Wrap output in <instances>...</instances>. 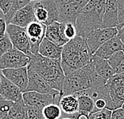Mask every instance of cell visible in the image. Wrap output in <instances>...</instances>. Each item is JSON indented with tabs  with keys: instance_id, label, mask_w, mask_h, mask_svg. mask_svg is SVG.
Returning a JSON list of instances; mask_svg holds the SVG:
<instances>
[{
	"instance_id": "obj_1",
	"label": "cell",
	"mask_w": 124,
	"mask_h": 119,
	"mask_svg": "<svg viewBox=\"0 0 124 119\" xmlns=\"http://www.w3.org/2000/svg\"><path fill=\"white\" fill-rule=\"evenodd\" d=\"M107 80L95 70L92 60L88 65L64 74L61 96L77 93L84 90L106 84Z\"/></svg>"
},
{
	"instance_id": "obj_2",
	"label": "cell",
	"mask_w": 124,
	"mask_h": 119,
	"mask_svg": "<svg viewBox=\"0 0 124 119\" xmlns=\"http://www.w3.org/2000/svg\"><path fill=\"white\" fill-rule=\"evenodd\" d=\"M92 57L86 38L77 35L70 39L62 46L61 63L64 74L88 65Z\"/></svg>"
},
{
	"instance_id": "obj_3",
	"label": "cell",
	"mask_w": 124,
	"mask_h": 119,
	"mask_svg": "<svg viewBox=\"0 0 124 119\" xmlns=\"http://www.w3.org/2000/svg\"><path fill=\"white\" fill-rule=\"evenodd\" d=\"M27 67L38 73L53 89L58 90L61 93L64 73L61 66V59L49 58L39 54H31Z\"/></svg>"
},
{
	"instance_id": "obj_4",
	"label": "cell",
	"mask_w": 124,
	"mask_h": 119,
	"mask_svg": "<svg viewBox=\"0 0 124 119\" xmlns=\"http://www.w3.org/2000/svg\"><path fill=\"white\" fill-rule=\"evenodd\" d=\"M106 0H90L76 21L77 35L86 38L92 30L102 28Z\"/></svg>"
},
{
	"instance_id": "obj_5",
	"label": "cell",
	"mask_w": 124,
	"mask_h": 119,
	"mask_svg": "<svg viewBox=\"0 0 124 119\" xmlns=\"http://www.w3.org/2000/svg\"><path fill=\"white\" fill-rule=\"evenodd\" d=\"M36 21L46 26L58 21L59 10L55 0L32 1Z\"/></svg>"
},
{
	"instance_id": "obj_6",
	"label": "cell",
	"mask_w": 124,
	"mask_h": 119,
	"mask_svg": "<svg viewBox=\"0 0 124 119\" xmlns=\"http://www.w3.org/2000/svg\"><path fill=\"white\" fill-rule=\"evenodd\" d=\"M59 10L58 22L76 24L81 10L90 0H55Z\"/></svg>"
},
{
	"instance_id": "obj_7",
	"label": "cell",
	"mask_w": 124,
	"mask_h": 119,
	"mask_svg": "<svg viewBox=\"0 0 124 119\" xmlns=\"http://www.w3.org/2000/svg\"><path fill=\"white\" fill-rule=\"evenodd\" d=\"M7 33L10 37L14 48L25 53L27 55H31L30 44L26 28L9 23L7 24Z\"/></svg>"
},
{
	"instance_id": "obj_8",
	"label": "cell",
	"mask_w": 124,
	"mask_h": 119,
	"mask_svg": "<svg viewBox=\"0 0 124 119\" xmlns=\"http://www.w3.org/2000/svg\"><path fill=\"white\" fill-rule=\"evenodd\" d=\"M118 31L119 30L116 27L98 28L92 30L86 38L87 43L91 52L94 55L101 45L116 36L118 35Z\"/></svg>"
},
{
	"instance_id": "obj_9",
	"label": "cell",
	"mask_w": 124,
	"mask_h": 119,
	"mask_svg": "<svg viewBox=\"0 0 124 119\" xmlns=\"http://www.w3.org/2000/svg\"><path fill=\"white\" fill-rule=\"evenodd\" d=\"M61 98V93L59 91L53 93H42L35 91H26L22 93V99L26 105L42 108L50 103L59 104Z\"/></svg>"
},
{
	"instance_id": "obj_10",
	"label": "cell",
	"mask_w": 124,
	"mask_h": 119,
	"mask_svg": "<svg viewBox=\"0 0 124 119\" xmlns=\"http://www.w3.org/2000/svg\"><path fill=\"white\" fill-rule=\"evenodd\" d=\"M30 62V55L13 48L10 51L0 56V69H14L27 66Z\"/></svg>"
},
{
	"instance_id": "obj_11",
	"label": "cell",
	"mask_w": 124,
	"mask_h": 119,
	"mask_svg": "<svg viewBox=\"0 0 124 119\" xmlns=\"http://www.w3.org/2000/svg\"><path fill=\"white\" fill-rule=\"evenodd\" d=\"M110 96L115 108H120L124 103V72L115 73L107 81Z\"/></svg>"
},
{
	"instance_id": "obj_12",
	"label": "cell",
	"mask_w": 124,
	"mask_h": 119,
	"mask_svg": "<svg viewBox=\"0 0 124 119\" xmlns=\"http://www.w3.org/2000/svg\"><path fill=\"white\" fill-rule=\"evenodd\" d=\"M46 26L38 21H33L26 27V31L30 44L31 54H38V49L41 41L46 35Z\"/></svg>"
},
{
	"instance_id": "obj_13",
	"label": "cell",
	"mask_w": 124,
	"mask_h": 119,
	"mask_svg": "<svg viewBox=\"0 0 124 119\" xmlns=\"http://www.w3.org/2000/svg\"><path fill=\"white\" fill-rule=\"evenodd\" d=\"M2 74L6 78L16 85L22 93L26 91L29 78H28V67L14 68V69H3L2 70Z\"/></svg>"
},
{
	"instance_id": "obj_14",
	"label": "cell",
	"mask_w": 124,
	"mask_h": 119,
	"mask_svg": "<svg viewBox=\"0 0 124 119\" xmlns=\"http://www.w3.org/2000/svg\"><path fill=\"white\" fill-rule=\"evenodd\" d=\"M28 78L29 82L26 91H35L42 93H53L58 91L53 89L41 76L30 69H28Z\"/></svg>"
},
{
	"instance_id": "obj_15",
	"label": "cell",
	"mask_w": 124,
	"mask_h": 119,
	"mask_svg": "<svg viewBox=\"0 0 124 119\" xmlns=\"http://www.w3.org/2000/svg\"><path fill=\"white\" fill-rule=\"evenodd\" d=\"M64 22H60L58 21L48 25L46 26L45 38L49 39L57 46H63L69 41L64 34Z\"/></svg>"
},
{
	"instance_id": "obj_16",
	"label": "cell",
	"mask_w": 124,
	"mask_h": 119,
	"mask_svg": "<svg viewBox=\"0 0 124 119\" xmlns=\"http://www.w3.org/2000/svg\"><path fill=\"white\" fill-rule=\"evenodd\" d=\"M34 11H33V2L31 1L24 7L16 11L10 23L16 25L20 27L26 28L30 22L35 21Z\"/></svg>"
},
{
	"instance_id": "obj_17",
	"label": "cell",
	"mask_w": 124,
	"mask_h": 119,
	"mask_svg": "<svg viewBox=\"0 0 124 119\" xmlns=\"http://www.w3.org/2000/svg\"><path fill=\"white\" fill-rule=\"evenodd\" d=\"M119 7L117 0H106L102 28L117 27L119 22Z\"/></svg>"
},
{
	"instance_id": "obj_18",
	"label": "cell",
	"mask_w": 124,
	"mask_h": 119,
	"mask_svg": "<svg viewBox=\"0 0 124 119\" xmlns=\"http://www.w3.org/2000/svg\"><path fill=\"white\" fill-rule=\"evenodd\" d=\"M123 46L124 44L119 39V37L116 35L114 38H111L110 40L107 41L105 43L101 45L98 48L96 51L95 52L94 55L100 58H102L108 60L115 52L119 51V50H123Z\"/></svg>"
},
{
	"instance_id": "obj_19",
	"label": "cell",
	"mask_w": 124,
	"mask_h": 119,
	"mask_svg": "<svg viewBox=\"0 0 124 119\" xmlns=\"http://www.w3.org/2000/svg\"><path fill=\"white\" fill-rule=\"evenodd\" d=\"M0 94L5 99L17 101L22 98V93L20 89L3 75L0 83Z\"/></svg>"
},
{
	"instance_id": "obj_20",
	"label": "cell",
	"mask_w": 124,
	"mask_h": 119,
	"mask_svg": "<svg viewBox=\"0 0 124 119\" xmlns=\"http://www.w3.org/2000/svg\"><path fill=\"white\" fill-rule=\"evenodd\" d=\"M81 92H83L84 93L89 96L94 101L98 100V99H103V100L106 101L108 106V110H113L115 109H116L111 96H110L108 87L106 84L100 86L92 87L91 89L84 90V91Z\"/></svg>"
},
{
	"instance_id": "obj_21",
	"label": "cell",
	"mask_w": 124,
	"mask_h": 119,
	"mask_svg": "<svg viewBox=\"0 0 124 119\" xmlns=\"http://www.w3.org/2000/svg\"><path fill=\"white\" fill-rule=\"evenodd\" d=\"M38 54L46 58L61 59L62 55V46H57L46 38H44L39 46Z\"/></svg>"
},
{
	"instance_id": "obj_22",
	"label": "cell",
	"mask_w": 124,
	"mask_h": 119,
	"mask_svg": "<svg viewBox=\"0 0 124 119\" xmlns=\"http://www.w3.org/2000/svg\"><path fill=\"white\" fill-rule=\"evenodd\" d=\"M59 106L63 115H69L78 112V99L76 93L62 95L59 101Z\"/></svg>"
},
{
	"instance_id": "obj_23",
	"label": "cell",
	"mask_w": 124,
	"mask_h": 119,
	"mask_svg": "<svg viewBox=\"0 0 124 119\" xmlns=\"http://www.w3.org/2000/svg\"><path fill=\"white\" fill-rule=\"evenodd\" d=\"M92 62L96 73L102 78L106 79L107 81L115 74V71L111 68V66H110L109 62L107 59L100 58L96 55H93Z\"/></svg>"
},
{
	"instance_id": "obj_24",
	"label": "cell",
	"mask_w": 124,
	"mask_h": 119,
	"mask_svg": "<svg viewBox=\"0 0 124 119\" xmlns=\"http://www.w3.org/2000/svg\"><path fill=\"white\" fill-rule=\"evenodd\" d=\"M76 94H77L78 99V112L85 114L87 115H89L91 113H92L95 106L94 101L83 92H79Z\"/></svg>"
},
{
	"instance_id": "obj_25",
	"label": "cell",
	"mask_w": 124,
	"mask_h": 119,
	"mask_svg": "<svg viewBox=\"0 0 124 119\" xmlns=\"http://www.w3.org/2000/svg\"><path fill=\"white\" fill-rule=\"evenodd\" d=\"M10 119H27L26 104L23 99L15 101L8 112Z\"/></svg>"
},
{
	"instance_id": "obj_26",
	"label": "cell",
	"mask_w": 124,
	"mask_h": 119,
	"mask_svg": "<svg viewBox=\"0 0 124 119\" xmlns=\"http://www.w3.org/2000/svg\"><path fill=\"white\" fill-rule=\"evenodd\" d=\"M108 61L115 73L124 72V54L123 50L113 54Z\"/></svg>"
},
{
	"instance_id": "obj_27",
	"label": "cell",
	"mask_w": 124,
	"mask_h": 119,
	"mask_svg": "<svg viewBox=\"0 0 124 119\" xmlns=\"http://www.w3.org/2000/svg\"><path fill=\"white\" fill-rule=\"evenodd\" d=\"M42 114L46 119H60L63 116V112L57 103H50L44 106Z\"/></svg>"
},
{
	"instance_id": "obj_28",
	"label": "cell",
	"mask_w": 124,
	"mask_h": 119,
	"mask_svg": "<svg viewBox=\"0 0 124 119\" xmlns=\"http://www.w3.org/2000/svg\"><path fill=\"white\" fill-rule=\"evenodd\" d=\"M31 1L30 0H13L12 5L10 7V9L9 11L4 15V18L7 24H9L10 22V20L12 19L14 15L15 14L16 11L20 10L21 8L24 7L25 6H26L28 3H30Z\"/></svg>"
},
{
	"instance_id": "obj_29",
	"label": "cell",
	"mask_w": 124,
	"mask_h": 119,
	"mask_svg": "<svg viewBox=\"0 0 124 119\" xmlns=\"http://www.w3.org/2000/svg\"><path fill=\"white\" fill-rule=\"evenodd\" d=\"M42 107L26 105L27 119H46L42 114Z\"/></svg>"
},
{
	"instance_id": "obj_30",
	"label": "cell",
	"mask_w": 124,
	"mask_h": 119,
	"mask_svg": "<svg viewBox=\"0 0 124 119\" xmlns=\"http://www.w3.org/2000/svg\"><path fill=\"white\" fill-rule=\"evenodd\" d=\"M13 44L7 33L2 37H0V56L13 49Z\"/></svg>"
},
{
	"instance_id": "obj_31",
	"label": "cell",
	"mask_w": 124,
	"mask_h": 119,
	"mask_svg": "<svg viewBox=\"0 0 124 119\" xmlns=\"http://www.w3.org/2000/svg\"><path fill=\"white\" fill-rule=\"evenodd\" d=\"M112 110L103 109L98 111L91 113L89 114V119H111Z\"/></svg>"
},
{
	"instance_id": "obj_32",
	"label": "cell",
	"mask_w": 124,
	"mask_h": 119,
	"mask_svg": "<svg viewBox=\"0 0 124 119\" xmlns=\"http://www.w3.org/2000/svg\"><path fill=\"white\" fill-rule=\"evenodd\" d=\"M64 34L69 40L75 38V37L77 36V30H76L75 24L71 23V22L64 23Z\"/></svg>"
},
{
	"instance_id": "obj_33",
	"label": "cell",
	"mask_w": 124,
	"mask_h": 119,
	"mask_svg": "<svg viewBox=\"0 0 124 119\" xmlns=\"http://www.w3.org/2000/svg\"><path fill=\"white\" fill-rule=\"evenodd\" d=\"M118 7H119V22H118L117 29L119 30L124 26V0H117Z\"/></svg>"
},
{
	"instance_id": "obj_34",
	"label": "cell",
	"mask_w": 124,
	"mask_h": 119,
	"mask_svg": "<svg viewBox=\"0 0 124 119\" xmlns=\"http://www.w3.org/2000/svg\"><path fill=\"white\" fill-rule=\"evenodd\" d=\"M13 103L14 101L7 100L0 94V112L8 113L10 109L11 108V106H12Z\"/></svg>"
},
{
	"instance_id": "obj_35",
	"label": "cell",
	"mask_w": 124,
	"mask_h": 119,
	"mask_svg": "<svg viewBox=\"0 0 124 119\" xmlns=\"http://www.w3.org/2000/svg\"><path fill=\"white\" fill-rule=\"evenodd\" d=\"M12 2L13 0H0V9L3 12L4 15L10 9Z\"/></svg>"
},
{
	"instance_id": "obj_36",
	"label": "cell",
	"mask_w": 124,
	"mask_h": 119,
	"mask_svg": "<svg viewBox=\"0 0 124 119\" xmlns=\"http://www.w3.org/2000/svg\"><path fill=\"white\" fill-rule=\"evenodd\" d=\"M111 119H124V109L123 107L112 110Z\"/></svg>"
},
{
	"instance_id": "obj_37",
	"label": "cell",
	"mask_w": 124,
	"mask_h": 119,
	"mask_svg": "<svg viewBox=\"0 0 124 119\" xmlns=\"http://www.w3.org/2000/svg\"><path fill=\"white\" fill-rule=\"evenodd\" d=\"M7 23L6 22L4 18H0V37H2L6 35L7 33Z\"/></svg>"
},
{
	"instance_id": "obj_38",
	"label": "cell",
	"mask_w": 124,
	"mask_h": 119,
	"mask_svg": "<svg viewBox=\"0 0 124 119\" xmlns=\"http://www.w3.org/2000/svg\"><path fill=\"white\" fill-rule=\"evenodd\" d=\"M117 36L119 37V39L121 41H122V42L124 44V26L121 28V29L119 30V31H118V35Z\"/></svg>"
},
{
	"instance_id": "obj_39",
	"label": "cell",
	"mask_w": 124,
	"mask_h": 119,
	"mask_svg": "<svg viewBox=\"0 0 124 119\" xmlns=\"http://www.w3.org/2000/svg\"><path fill=\"white\" fill-rule=\"evenodd\" d=\"M0 119H10L8 113H2L0 112Z\"/></svg>"
},
{
	"instance_id": "obj_40",
	"label": "cell",
	"mask_w": 124,
	"mask_h": 119,
	"mask_svg": "<svg viewBox=\"0 0 124 119\" xmlns=\"http://www.w3.org/2000/svg\"><path fill=\"white\" fill-rule=\"evenodd\" d=\"M60 119H73L72 117H70L69 115H63Z\"/></svg>"
},
{
	"instance_id": "obj_41",
	"label": "cell",
	"mask_w": 124,
	"mask_h": 119,
	"mask_svg": "<svg viewBox=\"0 0 124 119\" xmlns=\"http://www.w3.org/2000/svg\"><path fill=\"white\" fill-rule=\"evenodd\" d=\"M4 18V14L2 11V10L0 9V18Z\"/></svg>"
},
{
	"instance_id": "obj_42",
	"label": "cell",
	"mask_w": 124,
	"mask_h": 119,
	"mask_svg": "<svg viewBox=\"0 0 124 119\" xmlns=\"http://www.w3.org/2000/svg\"><path fill=\"white\" fill-rule=\"evenodd\" d=\"M2 76H3V74H2V70L0 69V83H1V80H2Z\"/></svg>"
},
{
	"instance_id": "obj_43",
	"label": "cell",
	"mask_w": 124,
	"mask_h": 119,
	"mask_svg": "<svg viewBox=\"0 0 124 119\" xmlns=\"http://www.w3.org/2000/svg\"><path fill=\"white\" fill-rule=\"evenodd\" d=\"M30 1H38V0H30Z\"/></svg>"
},
{
	"instance_id": "obj_44",
	"label": "cell",
	"mask_w": 124,
	"mask_h": 119,
	"mask_svg": "<svg viewBox=\"0 0 124 119\" xmlns=\"http://www.w3.org/2000/svg\"><path fill=\"white\" fill-rule=\"evenodd\" d=\"M122 107H123V109H124V103H123V106H122Z\"/></svg>"
},
{
	"instance_id": "obj_45",
	"label": "cell",
	"mask_w": 124,
	"mask_h": 119,
	"mask_svg": "<svg viewBox=\"0 0 124 119\" xmlns=\"http://www.w3.org/2000/svg\"><path fill=\"white\" fill-rule=\"evenodd\" d=\"M123 54H124V46H123Z\"/></svg>"
}]
</instances>
